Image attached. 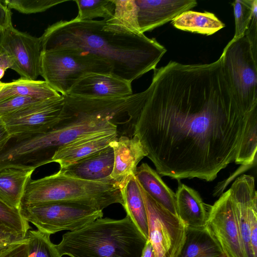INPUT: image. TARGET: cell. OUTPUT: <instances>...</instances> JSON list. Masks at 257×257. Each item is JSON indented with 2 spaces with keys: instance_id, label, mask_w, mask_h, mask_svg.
<instances>
[{
  "instance_id": "14",
  "label": "cell",
  "mask_w": 257,
  "mask_h": 257,
  "mask_svg": "<svg viewBox=\"0 0 257 257\" xmlns=\"http://www.w3.org/2000/svg\"><path fill=\"white\" fill-rule=\"evenodd\" d=\"M113 149L114 164L111 179L122 188L135 175L138 165L148 153L138 137L120 136L110 145Z\"/></svg>"
},
{
  "instance_id": "12",
  "label": "cell",
  "mask_w": 257,
  "mask_h": 257,
  "mask_svg": "<svg viewBox=\"0 0 257 257\" xmlns=\"http://www.w3.org/2000/svg\"><path fill=\"white\" fill-rule=\"evenodd\" d=\"M207 225L229 257H246L229 189L210 206Z\"/></svg>"
},
{
  "instance_id": "29",
  "label": "cell",
  "mask_w": 257,
  "mask_h": 257,
  "mask_svg": "<svg viewBox=\"0 0 257 257\" xmlns=\"http://www.w3.org/2000/svg\"><path fill=\"white\" fill-rule=\"evenodd\" d=\"M256 0H236L232 5L235 18L234 38L244 35L251 19L252 12Z\"/></svg>"
},
{
  "instance_id": "30",
  "label": "cell",
  "mask_w": 257,
  "mask_h": 257,
  "mask_svg": "<svg viewBox=\"0 0 257 257\" xmlns=\"http://www.w3.org/2000/svg\"><path fill=\"white\" fill-rule=\"evenodd\" d=\"M10 9L20 13L30 14L44 12L58 4L67 2V0H4L1 1Z\"/></svg>"
},
{
  "instance_id": "33",
  "label": "cell",
  "mask_w": 257,
  "mask_h": 257,
  "mask_svg": "<svg viewBox=\"0 0 257 257\" xmlns=\"http://www.w3.org/2000/svg\"><path fill=\"white\" fill-rule=\"evenodd\" d=\"M27 237L17 242L0 253V257H28Z\"/></svg>"
},
{
  "instance_id": "22",
  "label": "cell",
  "mask_w": 257,
  "mask_h": 257,
  "mask_svg": "<svg viewBox=\"0 0 257 257\" xmlns=\"http://www.w3.org/2000/svg\"><path fill=\"white\" fill-rule=\"evenodd\" d=\"M123 205L127 215L142 234L148 239V223L147 210L139 184L133 176L121 189Z\"/></svg>"
},
{
  "instance_id": "17",
  "label": "cell",
  "mask_w": 257,
  "mask_h": 257,
  "mask_svg": "<svg viewBox=\"0 0 257 257\" xmlns=\"http://www.w3.org/2000/svg\"><path fill=\"white\" fill-rule=\"evenodd\" d=\"M113 164V151L109 146L65 168L60 169L58 173L85 181L115 183L110 178Z\"/></svg>"
},
{
  "instance_id": "40",
  "label": "cell",
  "mask_w": 257,
  "mask_h": 257,
  "mask_svg": "<svg viewBox=\"0 0 257 257\" xmlns=\"http://www.w3.org/2000/svg\"><path fill=\"white\" fill-rule=\"evenodd\" d=\"M6 83H4L0 81V90H1L3 87L5 86Z\"/></svg>"
},
{
  "instance_id": "3",
  "label": "cell",
  "mask_w": 257,
  "mask_h": 257,
  "mask_svg": "<svg viewBox=\"0 0 257 257\" xmlns=\"http://www.w3.org/2000/svg\"><path fill=\"white\" fill-rule=\"evenodd\" d=\"M147 239L126 216L97 218L64 234L57 247L70 257H141Z\"/></svg>"
},
{
  "instance_id": "21",
  "label": "cell",
  "mask_w": 257,
  "mask_h": 257,
  "mask_svg": "<svg viewBox=\"0 0 257 257\" xmlns=\"http://www.w3.org/2000/svg\"><path fill=\"white\" fill-rule=\"evenodd\" d=\"M34 171L16 168L0 171V200L19 209L26 185Z\"/></svg>"
},
{
  "instance_id": "36",
  "label": "cell",
  "mask_w": 257,
  "mask_h": 257,
  "mask_svg": "<svg viewBox=\"0 0 257 257\" xmlns=\"http://www.w3.org/2000/svg\"><path fill=\"white\" fill-rule=\"evenodd\" d=\"M11 135L9 134L5 124L0 117V148L7 143Z\"/></svg>"
},
{
  "instance_id": "9",
  "label": "cell",
  "mask_w": 257,
  "mask_h": 257,
  "mask_svg": "<svg viewBox=\"0 0 257 257\" xmlns=\"http://www.w3.org/2000/svg\"><path fill=\"white\" fill-rule=\"evenodd\" d=\"M0 50L11 58L21 78L36 80L41 74L42 45L40 37L18 31L13 25L0 33Z\"/></svg>"
},
{
  "instance_id": "15",
  "label": "cell",
  "mask_w": 257,
  "mask_h": 257,
  "mask_svg": "<svg viewBox=\"0 0 257 257\" xmlns=\"http://www.w3.org/2000/svg\"><path fill=\"white\" fill-rule=\"evenodd\" d=\"M133 94L132 82L111 74L91 73L76 82L67 95L113 98L128 96Z\"/></svg>"
},
{
  "instance_id": "35",
  "label": "cell",
  "mask_w": 257,
  "mask_h": 257,
  "mask_svg": "<svg viewBox=\"0 0 257 257\" xmlns=\"http://www.w3.org/2000/svg\"><path fill=\"white\" fill-rule=\"evenodd\" d=\"M12 25L11 9L0 1V33Z\"/></svg>"
},
{
  "instance_id": "25",
  "label": "cell",
  "mask_w": 257,
  "mask_h": 257,
  "mask_svg": "<svg viewBox=\"0 0 257 257\" xmlns=\"http://www.w3.org/2000/svg\"><path fill=\"white\" fill-rule=\"evenodd\" d=\"M114 3L113 16L106 23L126 32L142 34L139 26L138 7L135 0H114Z\"/></svg>"
},
{
  "instance_id": "7",
  "label": "cell",
  "mask_w": 257,
  "mask_h": 257,
  "mask_svg": "<svg viewBox=\"0 0 257 257\" xmlns=\"http://www.w3.org/2000/svg\"><path fill=\"white\" fill-rule=\"evenodd\" d=\"M19 210L27 222L49 235L62 230H76L103 216L102 210L73 202L21 206Z\"/></svg>"
},
{
  "instance_id": "24",
  "label": "cell",
  "mask_w": 257,
  "mask_h": 257,
  "mask_svg": "<svg viewBox=\"0 0 257 257\" xmlns=\"http://www.w3.org/2000/svg\"><path fill=\"white\" fill-rule=\"evenodd\" d=\"M60 95L44 80H31L21 78L6 83L0 90V101L18 96L42 100Z\"/></svg>"
},
{
  "instance_id": "32",
  "label": "cell",
  "mask_w": 257,
  "mask_h": 257,
  "mask_svg": "<svg viewBox=\"0 0 257 257\" xmlns=\"http://www.w3.org/2000/svg\"><path fill=\"white\" fill-rule=\"evenodd\" d=\"M244 35L249 42L254 59L257 60V1L253 6L251 19Z\"/></svg>"
},
{
  "instance_id": "31",
  "label": "cell",
  "mask_w": 257,
  "mask_h": 257,
  "mask_svg": "<svg viewBox=\"0 0 257 257\" xmlns=\"http://www.w3.org/2000/svg\"><path fill=\"white\" fill-rule=\"evenodd\" d=\"M40 101L42 100L30 97L21 96L13 97L1 101H0V117Z\"/></svg>"
},
{
  "instance_id": "34",
  "label": "cell",
  "mask_w": 257,
  "mask_h": 257,
  "mask_svg": "<svg viewBox=\"0 0 257 257\" xmlns=\"http://www.w3.org/2000/svg\"><path fill=\"white\" fill-rule=\"evenodd\" d=\"M26 237L0 228V253L13 244L24 240Z\"/></svg>"
},
{
  "instance_id": "4",
  "label": "cell",
  "mask_w": 257,
  "mask_h": 257,
  "mask_svg": "<svg viewBox=\"0 0 257 257\" xmlns=\"http://www.w3.org/2000/svg\"><path fill=\"white\" fill-rule=\"evenodd\" d=\"M55 202H77L101 210L115 203L123 205L121 189L115 183L85 181L57 172L37 180L30 179L21 206Z\"/></svg>"
},
{
  "instance_id": "20",
  "label": "cell",
  "mask_w": 257,
  "mask_h": 257,
  "mask_svg": "<svg viewBox=\"0 0 257 257\" xmlns=\"http://www.w3.org/2000/svg\"><path fill=\"white\" fill-rule=\"evenodd\" d=\"M135 177L140 186L155 201L178 216L176 194L166 185L155 170L144 163L137 167Z\"/></svg>"
},
{
  "instance_id": "1",
  "label": "cell",
  "mask_w": 257,
  "mask_h": 257,
  "mask_svg": "<svg viewBox=\"0 0 257 257\" xmlns=\"http://www.w3.org/2000/svg\"><path fill=\"white\" fill-rule=\"evenodd\" d=\"M154 70L134 126L161 176L212 181L234 162L248 120L237 103L222 58L209 64L170 61Z\"/></svg>"
},
{
  "instance_id": "26",
  "label": "cell",
  "mask_w": 257,
  "mask_h": 257,
  "mask_svg": "<svg viewBox=\"0 0 257 257\" xmlns=\"http://www.w3.org/2000/svg\"><path fill=\"white\" fill-rule=\"evenodd\" d=\"M78 8V15L75 19L91 21L102 18L107 21L111 19L115 10L114 0H75Z\"/></svg>"
},
{
  "instance_id": "38",
  "label": "cell",
  "mask_w": 257,
  "mask_h": 257,
  "mask_svg": "<svg viewBox=\"0 0 257 257\" xmlns=\"http://www.w3.org/2000/svg\"><path fill=\"white\" fill-rule=\"evenodd\" d=\"M141 257H156L153 245L149 240L143 248Z\"/></svg>"
},
{
  "instance_id": "2",
  "label": "cell",
  "mask_w": 257,
  "mask_h": 257,
  "mask_svg": "<svg viewBox=\"0 0 257 257\" xmlns=\"http://www.w3.org/2000/svg\"><path fill=\"white\" fill-rule=\"evenodd\" d=\"M42 51L74 49L107 61L112 74L132 82L154 70L167 51L144 34L123 32L103 20L60 21L40 37Z\"/></svg>"
},
{
  "instance_id": "39",
  "label": "cell",
  "mask_w": 257,
  "mask_h": 257,
  "mask_svg": "<svg viewBox=\"0 0 257 257\" xmlns=\"http://www.w3.org/2000/svg\"><path fill=\"white\" fill-rule=\"evenodd\" d=\"M218 257H229V256H228V255L226 253L223 252L221 255H220Z\"/></svg>"
},
{
  "instance_id": "16",
  "label": "cell",
  "mask_w": 257,
  "mask_h": 257,
  "mask_svg": "<svg viewBox=\"0 0 257 257\" xmlns=\"http://www.w3.org/2000/svg\"><path fill=\"white\" fill-rule=\"evenodd\" d=\"M119 136L117 131L107 130L88 134L60 147L52 158V162L65 168L79 160L109 146Z\"/></svg>"
},
{
  "instance_id": "27",
  "label": "cell",
  "mask_w": 257,
  "mask_h": 257,
  "mask_svg": "<svg viewBox=\"0 0 257 257\" xmlns=\"http://www.w3.org/2000/svg\"><path fill=\"white\" fill-rule=\"evenodd\" d=\"M50 236L38 230H29L26 235L28 257H61L57 245L51 242Z\"/></svg>"
},
{
  "instance_id": "23",
  "label": "cell",
  "mask_w": 257,
  "mask_h": 257,
  "mask_svg": "<svg viewBox=\"0 0 257 257\" xmlns=\"http://www.w3.org/2000/svg\"><path fill=\"white\" fill-rule=\"evenodd\" d=\"M177 29L207 36L211 35L225 25L213 13L187 11L183 12L172 22Z\"/></svg>"
},
{
  "instance_id": "6",
  "label": "cell",
  "mask_w": 257,
  "mask_h": 257,
  "mask_svg": "<svg viewBox=\"0 0 257 257\" xmlns=\"http://www.w3.org/2000/svg\"><path fill=\"white\" fill-rule=\"evenodd\" d=\"M234 98L245 113L257 109V60L245 37L233 38L221 55Z\"/></svg>"
},
{
  "instance_id": "37",
  "label": "cell",
  "mask_w": 257,
  "mask_h": 257,
  "mask_svg": "<svg viewBox=\"0 0 257 257\" xmlns=\"http://www.w3.org/2000/svg\"><path fill=\"white\" fill-rule=\"evenodd\" d=\"M13 62L11 58L6 53L0 50V67L6 69L11 68Z\"/></svg>"
},
{
  "instance_id": "10",
  "label": "cell",
  "mask_w": 257,
  "mask_h": 257,
  "mask_svg": "<svg viewBox=\"0 0 257 257\" xmlns=\"http://www.w3.org/2000/svg\"><path fill=\"white\" fill-rule=\"evenodd\" d=\"M246 257H257V196L254 177L243 175L229 188Z\"/></svg>"
},
{
  "instance_id": "28",
  "label": "cell",
  "mask_w": 257,
  "mask_h": 257,
  "mask_svg": "<svg viewBox=\"0 0 257 257\" xmlns=\"http://www.w3.org/2000/svg\"><path fill=\"white\" fill-rule=\"evenodd\" d=\"M0 228L26 236L30 226L19 209L11 207L0 200Z\"/></svg>"
},
{
  "instance_id": "19",
  "label": "cell",
  "mask_w": 257,
  "mask_h": 257,
  "mask_svg": "<svg viewBox=\"0 0 257 257\" xmlns=\"http://www.w3.org/2000/svg\"><path fill=\"white\" fill-rule=\"evenodd\" d=\"M223 252L207 225L200 227L186 226L184 240L176 257H218Z\"/></svg>"
},
{
  "instance_id": "18",
  "label": "cell",
  "mask_w": 257,
  "mask_h": 257,
  "mask_svg": "<svg viewBox=\"0 0 257 257\" xmlns=\"http://www.w3.org/2000/svg\"><path fill=\"white\" fill-rule=\"evenodd\" d=\"M179 183L175 193L178 217L186 227L206 225L210 206L203 202L197 191Z\"/></svg>"
},
{
  "instance_id": "5",
  "label": "cell",
  "mask_w": 257,
  "mask_h": 257,
  "mask_svg": "<svg viewBox=\"0 0 257 257\" xmlns=\"http://www.w3.org/2000/svg\"><path fill=\"white\" fill-rule=\"evenodd\" d=\"M91 73L112 74L105 60L74 49L42 51L40 75L54 90L65 96L79 79Z\"/></svg>"
},
{
  "instance_id": "11",
  "label": "cell",
  "mask_w": 257,
  "mask_h": 257,
  "mask_svg": "<svg viewBox=\"0 0 257 257\" xmlns=\"http://www.w3.org/2000/svg\"><path fill=\"white\" fill-rule=\"evenodd\" d=\"M64 102L61 94L40 101L1 117L11 136L44 133L56 124Z\"/></svg>"
},
{
  "instance_id": "8",
  "label": "cell",
  "mask_w": 257,
  "mask_h": 257,
  "mask_svg": "<svg viewBox=\"0 0 257 257\" xmlns=\"http://www.w3.org/2000/svg\"><path fill=\"white\" fill-rule=\"evenodd\" d=\"M139 187L147 213L148 240L153 245L156 257H176L184 240L186 226L178 216L158 204Z\"/></svg>"
},
{
  "instance_id": "13",
  "label": "cell",
  "mask_w": 257,
  "mask_h": 257,
  "mask_svg": "<svg viewBox=\"0 0 257 257\" xmlns=\"http://www.w3.org/2000/svg\"><path fill=\"white\" fill-rule=\"evenodd\" d=\"M142 34L173 21L197 5L195 0H135Z\"/></svg>"
}]
</instances>
